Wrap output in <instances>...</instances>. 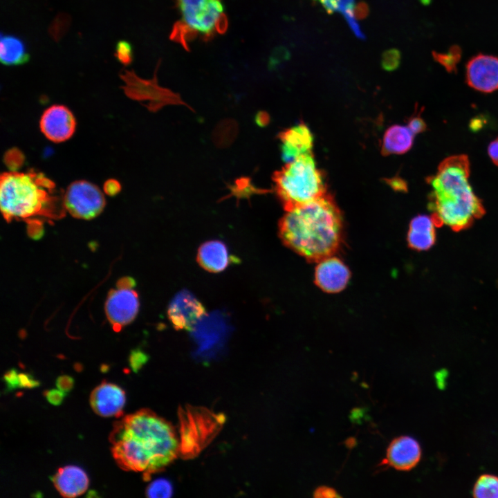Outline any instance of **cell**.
I'll return each instance as SVG.
<instances>
[{
    "instance_id": "cell-4",
    "label": "cell",
    "mask_w": 498,
    "mask_h": 498,
    "mask_svg": "<svg viewBox=\"0 0 498 498\" xmlns=\"http://www.w3.org/2000/svg\"><path fill=\"white\" fill-rule=\"evenodd\" d=\"M55 184L42 173H3L0 181V207L10 221L36 216L57 218L64 214V194L56 192Z\"/></svg>"
},
{
    "instance_id": "cell-38",
    "label": "cell",
    "mask_w": 498,
    "mask_h": 498,
    "mask_svg": "<svg viewBox=\"0 0 498 498\" xmlns=\"http://www.w3.org/2000/svg\"><path fill=\"white\" fill-rule=\"evenodd\" d=\"M488 154L492 163L498 166V137L488 145Z\"/></svg>"
},
{
    "instance_id": "cell-3",
    "label": "cell",
    "mask_w": 498,
    "mask_h": 498,
    "mask_svg": "<svg viewBox=\"0 0 498 498\" xmlns=\"http://www.w3.org/2000/svg\"><path fill=\"white\" fill-rule=\"evenodd\" d=\"M470 174L468 157L454 155L445 158L436 173L427 178L432 188L428 208L436 227L445 225L459 232L484 215L482 201L470 184Z\"/></svg>"
},
{
    "instance_id": "cell-16",
    "label": "cell",
    "mask_w": 498,
    "mask_h": 498,
    "mask_svg": "<svg viewBox=\"0 0 498 498\" xmlns=\"http://www.w3.org/2000/svg\"><path fill=\"white\" fill-rule=\"evenodd\" d=\"M421 455L419 443L412 436H402L390 443L385 461L396 470L408 471L417 465Z\"/></svg>"
},
{
    "instance_id": "cell-20",
    "label": "cell",
    "mask_w": 498,
    "mask_h": 498,
    "mask_svg": "<svg viewBox=\"0 0 498 498\" xmlns=\"http://www.w3.org/2000/svg\"><path fill=\"white\" fill-rule=\"evenodd\" d=\"M435 227L431 216L414 217L410 221L407 237L409 246L419 251L431 248L436 241Z\"/></svg>"
},
{
    "instance_id": "cell-25",
    "label": "cell",
    "mask_w": 498,
    "mask_h": 498,
    "mask_svg": "<svg viewBox=\"0 0 498 498\" xmlns=\"http://www.w3.org/2000/svg\"><path fill=\"white\" fill-rule=\"evenodd\" d=\"M172 494V483L164 478H158L153 481L146 489V495L149 498H169Z\"/></svg>"
},
{
    "instance_id": "cell-8",
    "label": "cell",
    "mask_w": 498,
    "mask_h": 498,
    "mask_svg": "<svg viewBox=\"0 0 498 498\" xmlns=\"http://www.w3.org/2000/svg\"><path fill=\"white\" fill-rule=\"evenodd\" d=\"M105 203L102 192L95 185L86 181L72 183L64 194L65 210L77 219L95 218L103 210Z\"/></svg>"
},
{
    "instance_id": "cell-12",
    "label": "cell",
    "mask_w": 498,
    "mask_h": 498,
    "mask_svg": "<svg viewBox=\"0 0 498 498\" xmlns=\"http://www.w3.org/2000/svg\"><path fill=\"white\" fill-rule=\"evenodd\" d=\"M205 314L202 303L187 290L178 292L167 309L168 318L176 330H192Z\"/></svg>"
},
{
    "instance_id": "cell-42",
    "label": "cell",
    "mask_w": 498,
    "mask_h": 498,
    "mask_svg": "<svg viewBox=\"0 0 498 498\" xmlns=\"http://www.w3.org/2000/svg\"><path fill=\"white\" fill-rule=\"evenodd\" d=\"M312 1L315 2V1H318V0H312Z\"/></svg>"
},
{
    "instance_id": "cell-9",
    "label": "cell",
    "mask_w": 498,
    "mask_h": 498,
    "mask_svg": "<svg viewBox=\"0 0 498 498\" xmlns=\"http://www.w3.org/2000/svg\"><path fill=\"white\" fill-rule=\"evenodd\" d=\"M156 75V73L151 80H145L133 71H124L120 77L124 82L122 86L124 93L132 99L149 101V109L154 110L167 104H185L177 94L158 85Z\"/></svg>"
},
{
    "instance_id": "cell-34",
    "label": "cell",
    "mask_w": 498,
    "mask_h": 498,
    "mask_svg": "<svg viewBox=\"0 0 498 498\" xmlns=\"http://www.w3.org/2000/svg\"><path fill=\"white\" fill-rule=\"evenodd\" d=\"M73 378L68 375L60 376L55 381L57 388L66 394L68 393L73 389Z\"/></svg>"
},
{
    "instance_id": "cell-11",
    "label": "cell",
    "mask_w": 498,
    "mask_h": 498,
    "mask_svg": "<svg viewBox=\"0 0 498 498\" xmlns=\"http://www.w3.org/2000/svg\"><path fill=\"white\" fill-rule=\"evenodd\" d=\"M465 80L470 87L488 93L498 89V57L479 53L466 64Z\"/></svg>"
},
{
    "instance_id": "cell-31",
    "label": "cell",
    "mask_w": 498,
    "mask_h": 498,
    "mask_svg": "<svg viewBox=\"0 0 498 498\" xmlns=\"http://www.w3.org/2000/svg\"><path fill=\"white\" fill-rule=\"evenodd\" d=\"M3 378L7 391H12L19 388V373L16 369L12 368L8 370L4 374Z\"/></svg>"
},
{
    "instance_id": "cell-35",
    "label": "cell",
    "mask_w": 498,
    "mask_h": 498,
    "mask_svg": "<svg viewBox=\"0 0 498 498\" xmlns=\"http://www.w3.org/2000/svg\"><path fill=\"white\" fill-rule=\"evenodd\" d=\"M369 8L366 2L360 1L354 5L353 15L356 19H364L369 15Z\"/></svg>"
},
{
    "instance_id": "cell-5",
    "label": "cell",
    "mask_w": 498,
    "mask_h": 498,
    "mask_svg": "<svg viewBox=\"0 0 498 498\" xmlns=\"http://www.w3.org/2000/svg\"><path fill=\"white\" fill-rule=\"evenodd\" d=\"M279 199L286 211L326 194L324 176L311 152L286 163L273 176Z\"/></svg>"
},
{
    "instance_id": "cell-21",
    "label": "cell",
    "mask_w": 498,
    "mask_h": 498,
    "mask_svg": "<svg viewBox=\"0 0 498 498\" xmlns=\"http://www.w3.org/2000/svg\"><path fill=\"white\" fill-rule=\"evenodd\" d=\"M414 134L407 126L395 124L387 129L382 141V154H403L412 147Z\"/></svg>"
},
{
    "instance_id": "cell-18",
    "label": "cell",
    "mask_w": 498,
    "mask_h": 498,
    "mask_svg": "<svg viewBox=\"0 0 498 498\" xmlns=\"http://www.w3.org/2000/svg\"><path fill=\"white\" fill-rule=\"evenodd\" d=\"M50 479L57 490L64 497H75L83 494L89 483L86 472L76 465L60 468Z\"/></svg>"
},
{
    "instance_id": "cell-32",
    "label": "cell",
    "mask_w": 498,
    "mask_h": 498,
    "mask_svg": "<svg viewBox=\"0 0 498 498\" xmlns=\"http://www.w3.org/2000/svg\"><path fill=\"white\" fill-rule=\"evenodd\" d=\"M66 395V393L59 389H52L44 392V396L48 402L55 406L59 405L62 403Z\"/></svg>"
},
{
    "instance_id": "cell-2",
    "label": "cell",
    "mask_w": 498,
    "mask_h": 498,
    "mask_svg": "<svg viewBox=\"0 0 498 498\" xmlns=\"http://www.w3.org/2000/svg\"><path fill=\"white\" fill-rule=\"evenodd\" d=\"M278 230L284 245L306 259L318 262L332 256L341 243V212L326 193L286 211Z\"/></svg>"
},
{
    "instance_id": "cell-30",
    "label": "cell",
    "mask_w": 498,
    "mask_h": 498,
    "mask_svg": "<svg viewBox=\"0 0 498 498\" xmlns=\"http://www.w3.org/2000/svg\"><path fill=\"white\" fill-rule=\"evenodd\" d=\"M407 126L414 135L422 133L427 129L426 122L416 112L409 118Z\"/></svg>"
},
{
    "instance_id": "cell-39",
    "label": "cell",
    "mask_w": 498,
    "mask_h": 498,
    "mask_svg": "<svg viewBox=\"0 0 498 498\" xmlns=\"http://www.w3.org/2000/svg\"><path fill=\"white\" fill-rule=\"evenodd\" d=\"M339 7V11L342 15L345 12L353 10L354 0H336Z\"/></svg>"
},
{
    "instance_id": "cell-7",
    "label": "cell",
    "mask_w": 498,
    "mask_h": 498,
    "mask_svg": "<svg viewBox=\"0 0 498 498\" xmlns=\"http://www.w3.org/2000/svg\"><path fill=\"white\" fill-rule=\"evenodd\" d=\"M179 454L185 459L200 454L221 430L225 417L208 409L187 406L178 410Z\"/></svg>"
},
{
    "instance_id": "cell-29",
    "label": "cell",
    "mask_w": 498,
    "mask_h": 498,
    "mask_svg": "<svg viewBox=\"0 0 498 498\" xmlns=\"http://www.w3.org/2000/svg\"><path fill=\"white\" fill-rule=\"evenodd\" d=\"M290 57V52L284 46L277 47L272 53L269 62V66L271 68H275L282 62L287 61Z\"/></svg>"
},
{
    "instance_id": "cell-27",
    "label": "cell",
    "mask_w": 498,
    "mask_h": 498,
    "mask_svg": "<svg viewBox=\"0 0 498 498\" xmlns=\"http://www.w3.org/2000/svg\"><path fill=\"white\" fill-rule=\"evenodd\" d=\"M401 60L399 50L391 48L385 50L382 55L381 66L386 71H393L398 68Z\"/></svg>"
},
{
    "instance_id": "cell-10",
    "label": "cell",
    "mask_w": 498,
    "mask_h": 498,
    "mask_svg": "<svg viewBox=\"0 0 498 498\" xmlns=\"http://www.w3.org/2000/svg\"><path fill=\"white\" fill-rule=\"evenodd\" d=\"M138 308V296L133 288L117 287L111 290L105 303L107 319L116 331L132 322Z\"/></svg>"
},
{
    "instance_id": "cell-36",
    "label": "cell",
    "mask_w": 498,
    "mask_h": 498,
    "mask_svg": "<svg viewBox=\"0 0 498 498\" xmlns=\"http://www.w3.org/2000/svg\"><path fill=\"white\" fill-rule=\"evenodd\" d=\"M315 497H339L338 493L333 488L328 486H320L313 492Z\"/></svg>"
},
{
    "instance_id": "cell-17",
    "label": "cell",
    "mask_w": 498,
    "mask_h": 498,
    "mask_svg": "<svg viewBox=\"0 0 498 498\" xmlns=\"http://www.w3.org/2000/svg\"><path fill=\"white\" fill-rule=\"evenodd\" d=\"M279 138L282 144V159L286 163L311 152L313 136L303 122L284 130L279 134Z\"/></svg>"
},
{
    "instance_id": "cell-41",
    "label": "cell",
    "mask_w": 498,
    "mask_h": 498,
    "mask_svg": "<svg viewBox=\"0 0 498 498\" xmlns=\"http://www.w3.org/2000/svg\"><path fill=\"white\" fill-rule=\"evenodd\" d=\"M392 182L390 183V184L392 185L393 188L397 189L398 190H403L404 191L405 189H407L406 184L404 183V181L401 179L397 178V179H392Z\"/></svg>"
},
{
    "instance_id": "cell-24",
    "label": "cell",
    "mask_w": 498,
    "mask_h": 498,
    "mask_svg": "<svg viewBox=\"0 0 498 498\" xmlns=\"http://www.w3.org/2000/svg\"><path fill=\"white\" fill-rule=\"evenodd\" d=\"M462 56V50L458 45H452L445 53L432 52L434 59L445 68L448 73L456 72L457 65Z\"/></svg>"
},
{
    "instance_id": "cell-15",
    "label": "cell",
    "mask_w": 498,
    "mask_h": 498,
    "mask_svg": "<svg viewBox=\"0 0 498 498\" xmlns=\"http://www.w3.org/2000/svg\"><path fill=\"white\" fill-rule=\"evenodd\" d=\"M350 278L347 266L338 258L329 256L318 261L315 270V282L329 293L342 290Z\"/></svg>"
},
{
    "instance_id": "cell-37",
    "label": "cell",
    "mask_w": 498,
    "mask_h": 498,
    "mask_svg": "<svg viewBox=\"0 0 498 498\" xmlns=\"http://www.w3.org/2000/svg\"><path fill=\"white\" fill-rule=\"evenodd\" d=\"M121 189L120 183L115 179H109L104 184V191L109 196L117 194Z\"/></svg>"
},
{
    "instance_id": "cell-33",
    "label": "cell",
    "mask_w": 498,
    "mask_h": 498,
    "mask_svg": "<svg viewBox=\"0 0 498 498\" xmlns=\"http://www.w3.org/2000/svg\"><path fill=\"white\" fill-rule=\"evenodd\" d=\"M39 385V382L29 373L19 374V388H35Z\"/></svg>"
},
{
    "instance_id": "cell-14",
    "label": "cell",
    "mask_w": 498,
    "mask_h": 498,
    "mask_svg": "<svg viewBox=\"0 0 498 498\" xmlns=\"http://www.w3.org/2000/svg\"><path fill=\"white\" fill-rule=\"evenodd\" d=\"M126 397L118 385L103 381L90 395L91 407L95 414L104 417H120L123 414Z\"/></svg>"
},
{
    "instance_id": "cell-40",
    "label": "cell",
    "mask_w": 498,
    "mask_h": 498,
    "mask_svg": "<svg viewBox=\"0 0 498 498\" xmlns=\"http://www.w3.org/2000/svg\"><path fill=\"white\" fill-rule=\"evenodd\" d=\"M135 286V281L131 277L121 278L117 283V287L133 288Z\"/></svg>"
},
{
    "instance_id": "cell-13",
    "label": "cell",
    "mask_w": 498,
    "mask_h": 498,
    "mask_svg": "<svg viewBox=\"0 0 498 498\" xmlns=\"http://www.w3.org/2000/svg\"><path fill=\"white\" fill-rule=\"evenodd\" d=\"M39 127L46 138L54 142H62L73 135L76 121L74 115L66 107L53 105L43 113Z\"/></svg>"
},
{
    "instance_id": "cell-6",
    "label": "cell",
    "mask_w": 498,
    "mask_h": 498,
    "mask_svg": "<svg viewBox=\"0 0 498 498\" xmlns=\"http://www.w3.org/2000/svg\"><path fill=\"white\" fill-rule=\"evenodd\" d=\"M181 19L174 24L170 37L188 49V43L200 37L207 40L228 28L222 0H176Z\"/></svg>"
},
{
    "instance_id": "cell-23",
    "label": "cell",
    "mask_w": 498,
    "mask_h": 498,
    "mask_svg": "<svg viewBox=\"0 0 498 498\" xmlns=\"http://www.w3.org/2000/svg\"><path fill=\"white\" fill-rule=\"evenodd\" d=\"M472 493L475 498H498V476L480 475L474 483Z\"/></svg>"
},
{
    "instance_id": "cell-1",
    "label": "cell",
    "mask_w": 498,
    "mask_h": 498,
    "mask_svg": "<svg viewBox=\"0 0 498 498\" xmlns=\"http://www.w3.org/2000/svg\"><path fill=\"white\" fill-rule=\"evenodd\" d=\"M109 440L118 465L141 472L145 479L169 465L179 454L178 435L165 419L140 409L114 423Z\"/></svg>"
},
{
    "instance_id": "cell-26",
    "label": "cell",
    "mask_w": 498,
    "mask_h": 498,
    "mask_svg": "<svg viewBox=\"0 0 498 498\" xmlns=\"http://www.w3.org/2000/svg\"><path fill=\"white\" fill-rule=\"evenodd\" d=\"M114 55L122 64L129 65L133 59L131 44L126 40H120L116 45Z\"/></svg>"
},
{
    "instance_id": "cell-22",
    "label": "cell",
    "mask_w": 498,
    "mask_h": 498,
    "mask_svg": "<svg viewBox=\"0 0 498 498\" xmlns=\"http://www.w3.org/2000/svg\"><path fill=\"white\" fill-rule=\"evenodd\" d=\"M23 41L10 35H1L0 43V60L6 66L21 65L29 61Z\"/></svg>"
},
{
    "instance_id": "cell-28",
    "label": "cell",
    "mask_w": 498,
    "mask_h": 498,
    "mask_svg": "<svg viewBox=\"0 0 498 498\" xmlns=\"http://www.w3.org/2000/svg\"><path fill=\"white\" fill-rule=\"evenodd\" d=\"M148 358L139 349L133 350L129 356V365L132 371L137 373L142 366L147 362Z\"/></svg>"
},
{
    "instance_id": "cell-19",
    "label": "cell",
    "mask_w": 498,
    "mask_h": 498,
    "mask_svg": "<svg viewBox=\"0 0 498 498\" xmlns=\"http://www.w3.org/2000/svg\"><path fill=\"white\" fill-rule=\"evenodd\" d=\"M197 261L201 267L210 273L223 271L232 261L226 245L219 240L208 241L198 250Z\"/></svg>"
}]
</instances>
